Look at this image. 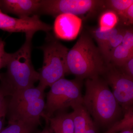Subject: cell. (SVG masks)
Wrapping results in <instances>:
<instances>
[{
	"label": "cell",
	"instance_id": "6da1fadb",
	"mask_svg": "<svg viewBox=\"0 0 133 133\" xmlns=\"http://www.w3.org/2000/svg\"><path fill=\"white\" fill-rule=\"evenodd\" d=\"M35 32L25 33L23 45L16 52L10 53L5 73L0 74V86L9 97L16 93L34 87L39 81V73L31 62L32 40Z\"/></svg>",
	"mask_w": 133,
	"mask_h": 133
},
{
	"label": "cell",
	"instance_id": "7a4b0ae2",
	"mask_svg": "<svg viewBox=\"0 0 133 133\" xmlns=\"http://www.w3.org/2000/svg\"><path fill=\"white\" fill-rule=\"evenodd\" d=\"M107 65L92 38L84 33L67 53L66 74H73L81 81L101 76Z\"/></svg>",
	"mask_w": 133,
	"mask_h": 133
},
{
	"label": "cell",
	"instance_id": "3957f363",
	"mask_svg": "<svg viewBox=\"0 0 133 133\" xmlns=\"http://www.w3.org/2000/svg\"><path fill=\"white\" fill-rule=\"evenodd\" d=\"M85 84L83 106L99 124L112 125L122 110L109 86L100 76L87 79Z\"/></svg>",
	"mask_w": 133,
	"mask_h": 133
},
{
	"label": "cell",
	"instance_id": "277c9868",
	"mask_svg": "<svg viewBox=\"0 0 133 133\" xmlns=\"http://www.w3.org/2000/svg\"><path fill=\"white\" fill-rule=\"evenodd\" d=\"M44 90L37 86L8 97L6 117L8 123L20 122L37 128L41 125L45 104Z\"/></svg>",
	"mask_w": 133,
	"mask_h": 133
},
{
	"label": "cell",
	"instance_id": "5b68a950",
	"mask_svg": "<svg viewBox=\"0 0 133 133\" xmlns=\"http://www.w3.org/2000/svg\"><path fill=\"white\" fill-rule=\"evenodd\" d=\"M43 52V63L39 73L38 86L45 90L48 87L66 74V58L69 49L50 34L44 44L39 47Z\"/></svg>",
	"mask_w": 133,
	"mask_h": 133
},
{
	"label": "cell",
	"instance_id": "8992f818",
	"mask_svg": "<svg viewBox=\"0 0 133 133\" xmlns=\"http://www.w3.org/2000/svg\"><path fill=\"white\" fill-rule=\"evenodd\" d=\"M81 80H69L63 78L58 80L50 87L47 94L44 114L45 120L52 117L57 111L67 108H73L83 104Z\"/></svg>",
	"mask_w": 133,
	"mask_h": 133
},
{
	"label": "cell",
	"instance_id": "52a82bcc",
	"mask_svg": "<svg viewBox=\"0 0 133 133\" xmlns=\"http://www.w3.org/2000/svg\"><path fill=\"white\" fill-rule=\"evenodd\" d=\"M104 3L102 0H41L37 15L57 17L68 14L78 16L102 9Z\"/></svg>",
	"mask_w": 133,
	"mask_h": 133
},
{
	"label": "cell",
	"instance_id": "ba28073f",
	"mask_svg": "<svg viewBox=\"0 0 133 133\" xmlns=\"http://www.w3.org/2000/svg\"><path fill=\"white\" fill-rule=\"evenodd\" d=\"M103 79L111 87L113 94L124 111L133 107V79L111 63L107 65Z\"/></svg>",
	"mask_w": 133,
	"mask_h": 133
},
{
	"label": "cell",
	"instance_id": "9c48e42d",
	"mask_svg": "<svg viewBox=\"0 0 133 133\" xmlns=\"http://www.w3.org/2000/svg\"><path fill=\"white\" fill-rule=\"evenodd\" d=\"M52 29L50 24L42 21L39 16L15 18L0 12V29L8 32H30L42 31L48 32Z\"/></svg>",
	"mask_w": 133,
	"mask_h": 133
},
{
	"label": "cell",
	"instance_id": "30bf717a",
	"mask_svg": "<svg viewBox=\"0 0 133 133\" xmlns=\"http://www.w3.org/2000/svg\"><path fill=\"white\" fill-rule=\"evenodd\" d=\"M82 26V20L77 16L62 14L56 17L54 31L58 38L66 41L74 40L77 36Z\"/></svg>",
	"mask_w": 133,
	"mask_h": 133
},
{
	"label": "cell",
	"instance_id": "8fae6325",
	"mask_svg": "<svg viewBox=\"0 0 133 133\" xmlns=\"http://www.w3.org/2000/svg\"><path fill=\"white\" fill-rule=\"evenodd\" d=\"M41 2L40 0H0V9L19 17H27L37 15Z\"/></svg>",
	"mask_w": 133,
	"mask_h": 133
},
{
	"label": "cell",
	"instance_id": "7c38bea8",
	"mask_svg": "<svg viewBox=\"0 0 133 133\" xmlns=\"http://www.w3.org/2000/svg\"><path fill=\"white\" fill-rule=\"evenodd\" d=\"M49 122L50 127L54 133H74L72 113L59 112L55 117L45 120Z\"/></svg>",
	"mask_w": 133,
	"mask_h": 133
},
{
	"label": "cell",
	"instance_id": "4fadbf2b",
	"mask_svg": "<svg viewBox=\"0 0 133 133\" xmlns=\"http://www.w3.org/2000/svg\"><path fill=\"white\" fill-rule=\"evenodd\" d=\"M74 133H85L86 127L90 115L83 104L72 108Z\"/></svg>",
	"mask_w": 133,
	"mask_h": 133
},
{
	"label": "cell",
	"instance_id": "5bb4252c",
	"mask_svg": "<svg viewBox=\"0 0 133 133\" xmlns=\"http://www.w3.org/2000/svg\"><path fill=\"white\" fill-rule=\"evenodd\" d=\"M124 112V115L123 118L113 124L105 133L118 132L133 129V107L130 108Z\"/></svg>",
	"mask_w": 133,
	"mask_h": 133
},
{
	"label": "cell",
	"instance_id": "9a60e30c",
	"mask_svg": "<svg viewBox=\"0 0 133 133\" xmlns=\"http://www.w3.org/2000/svg\"><path fill=\"white\" fill-rule=\"evenodd\" d=\"M119 22L118 15L110 10H105L99 17V27L101 31H108L116 27Z\"/></svg>",
	"mask_w": 133,
	"mask_h": 133
},
{
	"label": "cell",
	"instance_id": "2e32d148",
	"mask_svg": "<svg viewBox=\"0 0 133 133\" xmlns=\"http://www.w3.org/2000/svg\"><path fill=\"white\" fill-rule=\"evenodd\" d=\"M133 55V52H131L121 44L112 51L109 58V63L116 67H120Z\"/></svg>",
	"mask_w": 133,
	"mask_h": 133
},
{
	"label": "cell",
	"instance_id": "e0dca14e",
	"mask_svg": "<svg viewBox=\"0 0 133 133\" xmlns=\"http://www.w3.org/2000/svg\"><path fill=\"white\" fill-rule=\"evenodd\" d=\"M125 30V29L122 28L118 33L108 41L100 51L107 64L109 63V58L112 51L121 44Z\"/></svg>",
	"mask_w": 133,
	"mask_h": 133
},
{
	"label": "cell",
	"instance_id": "ac0fdd59",
	"mask_svg": "<svg viewBox=\"0 0 133 133\" xmlns=\"http://www.w3.org/2000/svg\"><path fill=\"white\" fill-rule=\"evenodd\" d=\"M121 29L122 28L116 27L110 30L102 31H101L98 28L93 30V36L97 43L98 47L100 51L102 50L108 41L118 33Z\"/></svg>",
	"mask_w": 133,
	"mask_h": 133
},
{
	"label": "cell",
	"instance_id": "d6986e66",
	"mask_svg": "<svg viewBox=\"0 0 133 133\" xmlns=\"http://www.w3.org/2000/svg\"><path fill=\"white\" fill-rule=\"evenodd\" d=\"M132 5L133 0H107L104 1V8L112 10L118 15Z\"/></svg>",
	"mask_w": 133,
	"mask_h": 133
},
{
	"label": "cell",
	"instance_id": "ffe728a7",
	"mask_svg": "<svg viewBox=\"0 0 133 133\" xmlns=\"http://www.w3.org/2000/svg\"><path fill=\"white\" fill-rule=\"evenodd\" d=\"M36 128L23 124L22 122H14L8 123L0 133H35Z\"/></svg>",
	"mask_w": 133,
	"mask_h": 133
},
{
	"label": "cell",
	"instance_id": "44dd1931",
	"mask_svg": "<svg viewBox=\"0 0 133 133\" xmlns=\"http://www.w3.org/2000/svg\"><path fill=\"white\" fill-rule=\"evenodd\" d=\"M119 22L125 26L132 24L133 23V5L118 15Z\"/></svg>",
	"mask_w": 133,
	"mask_h": 133
},
{
	"label": "cell",
	"instance_id": "7402d4cb",
	"mask_svg": "<svg viewBox=\"0 0 133 133\" xmlns=\"http://www.w3.org/2000/svg\"><path fill=\"white\" fill-rule=\"evenodd\" d=\"M127 49L131 52H133V29H125L123 40L121 43Z\"/></svg>",
	"mask_w": 133,
	"mask_h": 133
},
{
	"label": "cell",
	"instance_id": "603a6c76",
	"mask_svg": "<svg viewBox=\"0 0 133 133\" xmlns=\"http://www.w3.org/2000/svg\"><path fill=\"white\" fill-rule=\"evenodd\" d=\"M5 43L0 38V69L6 67L10 53H7L5 51Z\"/></svg>",
	"mask_w": 133,
	"mask_h": 133
},
{
	"label": "cell",
	"instance_id": "cb8c5ba5",
	"mask_svg": "<svg viewBox=\"0 0 133 133\" xmlns=\"http://www.w3.org/2000/svg\"><path fill=\"white\" fill-rule=\"evenodd\" d=\"M117 68L124 74L133 79V55L131 56L122 66Z\"/></svg>",
	"mask_w": 133,
	"mask_h": 133
},
{
	"label": "cell",
	"instance_id": "d4e9b609",
	"mask_svg": "<svg viewBox=\"0 0 133 133\" xmlns=\"http://www.w3.org/2000/svg\"><path fill=\"white\" fill-rule=\"evenodd\" d=\"M8 97L5 90L0 86V110L7 104Z\"/></svg>",
	"mask_w": 133,
	"mask_h": 133
},
{
	"label": "cell",
	"instance_id": "484cf974",
	"mask_svg": "<svg viewBox=\"0 0 133 133\" xmlns=\"http://www.w3.org/2000/svg\"><path fill=\"white\" fill-rule=\"evenodd\" d=\"M7 104L0 110V133L4 128L5 118L6 117Z\"/></svg>",
	"mask_w": 133,
	"mask_h": 133
},
{
	"label": "cell",
	"instance_id": "4316f807",
	"mask_svg": "<svg viewBox=\"0 0 133 133\" xmlns=\"http://www.w3.org/2000/svg\"><path fill=\"white\" fill-rule=\"evenodd\" d=\"M85 133H97L96 126L91 118L90 116L88 118L87 124Z\"/></svg>",
	"mask_w": 133,
	"mask_h": 133
},
{
	"label": "cell",
	"instance_id": "83f0119b",
	"mask_svg": "<svg viewBox=\"0 0 133 133\" xmlns=\"http://www.w3.org/2000/svg\"><path fill=\"white\" fill-rule=\"evenodd\" d=\"M46 125L44 129L43 130L38 133H53L49 125V122H46Z\"/></svg>",
	"mask_w": 133,
	"mask_h": 133
},
{
	"label": "cell",
	"instance_id": "f1b7e54d",
	"mask_svg": "<svg viewBox=\"0 0 133 133\" xmlns=\"http://www.w3.org/2000/svg\"><path fill=\"white\" fill-rule=\"evenodd\" d=\"M112 133H133V129L131 130H126V131H122V132H115Z\"/></svg>",
	"mask_w": 133,
	"mask_h": 133
},
{
	"label": "cell",
	"instance_id": "f546056e",
	"mask_svg": "<svg viewBox=\"0 0 133 133\" xmlns=\"http://www.w3.org/2000/svg\"><path fill=\"white\" fill-rule=\"evenodd\" d=\"M1 12V10L0 9V12Z\"/></svg>",
	"mask_w": 133,
	"mask_h": 133
}]
</instances>
